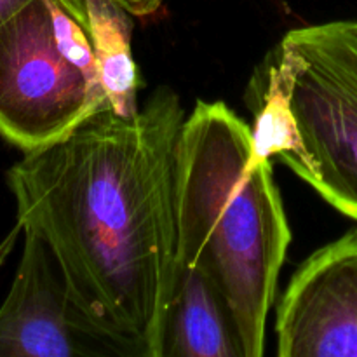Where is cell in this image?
Segmentation results:
<instances>
[{"instance_id": "cell-8", "label": "cell", "mask_w": 357, "mask_h": 357, "mask_svg": "<svg viewBox=\"0 0 357 357\" xmlns=\"http://www.w3.org/2000/svg\"><path fill=\"white\" fill-rule=\"evenodd\" d=\"M293 82L291 61L279 42L251 75L244 101L253 114V159L279 157L300 180L307 181L314 173V162L291 107Z\"/></svg>"}, {"instance_id": "cell-2", "label": "cell", "mask_w": 357, "mask_h": 357, "mask_svg": "<svg viewBox=\"0 0 357 357\" xmlns=\"http://www.w3.org/2000/svg\"><path fill=\"white\" fill-rule=\"evenodd\" d=\"M289 244L271 159H253L251 128L223 101L199 100L176 149V268L195 267L215 282L246 357L265 352Z\"/></svg>"}, {"instance_id": "cell-3", "label": "cell", "mask_w": 357, "mask_h": 357, "mask_svg": "<svg viewBox=\"0 0 357 357\" xmlns=\"http://www.w3.org/2000/svg\"><path fill=\"white\" fill-rule=\"evenodd\" d=\"M293 66L291 107L314 162L307 185L357 222V26L330 21L281 40Z\"/></svg>"}, {"instance_id": "cell-5", "label": "cell", "mask_w": 357, "mask_h": 357, "mask_svg": "<svg viewBox=\"0 0 357 357\" xmlns=\"http://www.w3.org/2000/svg\"><path fill=\"white\" fill-rule=\"evenodd\" d=\"M121 349L70 296L49 246L24 230L9 295L0 307V357H110Z\"/></svg>"}, {"instance_id": "cell-7", "label": "cell", "mask_w": 357, "mask_h": 357, "mask_svg": "<svg viewBox=\"0 0 357 357\" xmlns=\"http://www.w3.org/2000/svg\"><path fill=\"white\" fill-rule=\"evenodd\" d=\"M162 357H246L229 302L195 267L176 268Z\"/></svg>"}, {"instance_id": "cell-11", "label": "cell", "mask_w": 357, "mask_h": 357, "mask_svg": "<svg viewBox=\"0 0 357 357\" xmlns=\"http://www.w3.org/2000/svg\"><path fill=\"white\" fill-rule=\"evenodd\" d=\"M30 2H33V0H0V24L16 13H20Z\"/></svg>"}, {"instance_id": "cell-6", "label": "cell", "mask_w": 357, "mask_h": 357, "mask_svg": "<svg viewBox=\"0 0 357 357\" xmlns=\"http://www.w3.org/2000/svg\"><path fill=\"white\" fill-rule=\"evenodd\" d=\"M278 356L357 357V230L314 251L278 303Z\"/></svg>"}, {"instance_id": "cell-10", "label": "cell", "mask_w": 357, "mask_h": 357, "mask_svg": "<svg viewBox=\"0 0 357 357\" xmlns=\"http://www.w3.org/2000/svg\"><path fill=\"white\" fill-rule=\"evenodd\" d=\"M115 2L121 3L132 16L142 17L157 13L160 9V6L164 3V0H115Z\"/></svg>"}, {"instance_id": "cell-12", "label": "cell", "mask_w": 357, "mask_h": 357, "mask_svg": "<svg viewBox=\"0 0 357 357\" xmlns=\"http://www.w3.org/2000/svg\"><path fill=\"white\" fill-rule=\"evenodd\" d=\"M356 26H357V21H356Z\"/></svg>"}, {"instance_id": "cell-1", "label": "cell", "mask_w": 357, "mask_h": 357, "mask_svg": "<svg viewBox=\"0 0 357 357\" xmlns=\"http://www.w3.org/2000/svg\"><path fill=\"white\" fill-rule=\"evenodd\" d=\"M183 122L162 86L135 115L103 108L7 171L17 225L45 241L73 302L124 357H162Z\"/></svg>"}, {"instance_id": "cell-4", "label": "cell", "mask_w": 357, "mask_h": 357, "mask_svg": "<svg viewBox=\"0 0 357 357\" xmlns=\"http://www.w3.org/2000/svg\"><path fill=\"white\" fill-rule=\"evenodd\" d=\"M108 107L107 94L63 54L47 0L0 24V136L10 145L44 149Z\"/></svg>"}, {"instance_id": "cell-9", "label": "cell", "mask_w": 357, "mask_h": 357, "mask_svg": "<svg viewBox=\"0 0 357 357\" xmlns=\"http://www.w3.org/2000/svg\"><path fill=\"white\" fill-rule=\"evenodd\" d=\"M100 82L110 108L119 115H135L139 77L131 51L132 14L115 0H82Z\"/></svg>"}]
</instances>
